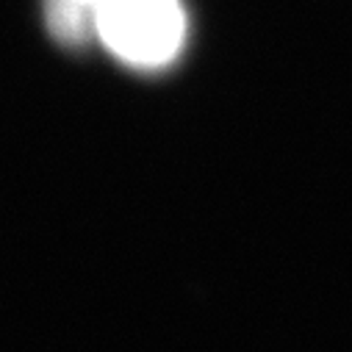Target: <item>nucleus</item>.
I'll use <instances>...</instances> for the list:
<instances>
[{"label": "nucleus", "instance_id": "1", "mask_svg": "<svg viewBox=\"0 0 352 352\" xmlns=\"http://www.w3.org/2000/svg\"><path fill=\"white\" fill-rule=\"evenodd\" d=\"M95 36L136 69H161L178 58L186 42L181 0H109L95 23Z\"/></svg>", "mask_w": 352, "mask_h": 352}, {"label": "nucleus", "instance_id": "2", "mask_svg": "<svg viewBox=\"0 0 352 352\" xmlns=\"http://www.w3.org/2000/svg\"><path fill=\"white\" fill-rule=\"evenodd\" d=\"M109 0H45V20L50 34L69 45H86L95 36V23Z\"/></svg>", "mask_w": 352, "mask_h": 352}]
</instances>
